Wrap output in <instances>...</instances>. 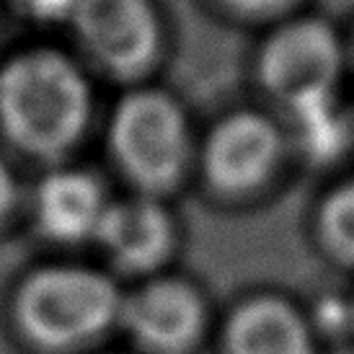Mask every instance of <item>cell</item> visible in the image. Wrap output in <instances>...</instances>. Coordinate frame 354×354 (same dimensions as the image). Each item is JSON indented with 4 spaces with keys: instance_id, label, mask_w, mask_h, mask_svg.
<instances>
[{
    "instance_id": "cell-1",
    "label": "cell",
    "mask_w": 354,
    "mask_h": 354,
    "mask_svg": "<svg viewBox=\"0 0 354 354\" xmlns=\"http://www.w3.org/2000/svg\"><path fill=\"white\" fill-rule=\"evenodd\" d=\"M88 122V86L59 52L19 55L0 70V124L37 158L65 156Z\"/></svg>"
},
{
    "instance_id": "cell-2",
    "label": "cell",
    "mask_w": 354,
    "mask_h": 354,
    "mask_svg": "<svg viewBox=\"0 0 354 354\" xmlns=\"http://www.w3.org/2000/svg\"><path fill=\"white\" fill-rule=\"evenodd\" d=\"M122 310V297L106 277L78 266L34 274L19 295V324L41 349L65 352L106 331Z\"/></svg>"
},
{
    "instance_id": "cell-3",
    "label": "cell",
    "mask_w": 354,
    "mask_h": 354,
    "mask_svg": "<svg viewBox=\"0 0 354 354\" xmlns=\"http://www.w3.org/2000/svg\"><path fill=\"white\" fill-rule=\"evenodd\" d=\"M111 148L127 176L150 194L178 184L187 163V122L176 101L140 91L119 104L111 122Z\"/></svg>"
},
{
    "instance_id": "cell-4",
    "label": "cell",
    "mask_w": 354,
    "mask_h": 354,
    "mask_svg": "<svg viewBox=\"0 0 354 354\" xmlns=\"http://www.w3.org/2000/svg\"><path fill=\"white\" fill-rule=\"evenodd\" d=\"M342 73V47L324 21H295L279 29L261 57V78L295 114L331 104Z\"/></svg>"
},
{
    "instance_id": "cell-5",
    "label": "cell",
    "mask_w": 354,
    "mask_h": 354,
    "mask_svg": "<svg viewBox=\"0 0 354 354\" xmlns=\"http://www.w3.org/2000/svg\"><path fill=\"white\" fill-rule=\"evenodd\" d=\"M70 21L91 55L119 78H138L156 62L160 29L148 0H78Z\"/></svg>"
},
{
    "instance_id": "cell-6",
    "label": "cell",
    "mask_w": 354,
    "mask_h": 354,
    "mask_svg": "<svg viewBox=\"0 0 354 354\" xmlns=\"http://www.w3.org/2000/svg\"><path fill=\"white\" fill-rule=\"evenodd\" d=\"M122 321L140 344L156 354L189 352L202 334L199 295L178 279H160L122 303Z\"/></svg>"
},
{
    "instance_id": "cell-7",
    "label": "cell",
    "mask_w": 354,
    "mask_h": 354,
    "mask_svg": "<svg viewBox=\"0 0 354 354\" xmlns=\"http://www.w3.org/2000/svg\"><path fill=\"white\" fill-rule=\"evenodd\" d=\"M279 158L274 124L256 114H236L212 132L207 145V176L223 192H248L269 178Z\"/></svg>"
},
{
    "instance_id": "cell-8",
    "label": "cell",
    "mask_w": 354,
    "mask_h": 354,
    "mask_svg": "<svg viewBox=\"0 0 354 354\" xmlns=\"http://www.w3.org/2000/svg\"><path fill=\"white\" fill-rule=\"evenodd\" d=\"M114 261L132 272H148L171 251V220L153 199H127L106 205L96 230Z\"/></svg>"
},
{
    "instance_id": "cell-9",
    "label": "cell",
    "mask_w": 354,
    "mask_h": 354,
    "mask_svg": "<svg viewBox=\"0 0 354 354\" xmlns=\"http://www.w3.org/2000/svg\"><path fill=\"white\" fill-rule=\"evenodd\" d=\"M106 202L99 184L78 171H57L41 181L37 194V217L47 236L57 241L96 238Z\"/></svg>"
},
{
    "instance_id": "cell-10",
    "label": "cell",
    "mask_w": 354,
    "mask_h": 354,
    "mask_svg": "<svg viewBox=\"0 0 354 354\" xmlns=\"http://www.w3.org/2000/svg\"><path fill=\"white\" fill-rule=\"evenodd\" d=\"M227 354H313V344L295 308L261 297L230 318Z\"/></svg>"
},
{
    "instance_id": "cell-11",
    "label": "cell",
    "mask_w": 354,
    "mask_h": 354,
    "mask_svg": "<svg viewBox=\"0 0 354 354\" xmlns=\"http://www.w3.org/2000/svg\"><path fill=\"white\" fill-rule=\"evenodd\" d=\"M321 236L336 259L354 264V181H346L326 199L321 209Z\"/></svg>"
},
{
    "instance_id": "cell-12",
    "label": "cell",
    "mask_w": 354,
    "mask_h": 354,
    "mask_svg": "<svg viewBox=\"0 0 354 354\" xmlns=\"http://www.w3.org/2000/svg\"><path fill=\"white\" fill-rule=\"evenodd\" d=\"M16 6L37 21H62L73 19L78 0H16Z\"/></svg>"
},
{
    "instance_id": "cell-13",
    "label": "cell",
    "mask_w": 354,
    "mask_h": 354,
    "mask_svg": "<svg viewBox=\"0 0 354 354\" xmlns=\"http://www.w3.org/2000/svg\"><path fill=\"white\" fill-rule=\"evenodd\" d=\"M227 6H233L241 13H254V16H266V13H277V10L287 8L292 0H225Z\"/></svg>"
},
{
    "instance_id": "cell-14",
    "label": "cell",
    "mask_w": 354,
    "mask_h": 354,
    "mask_svg": "<svg viewBox=\"0 0 354 354\" xmlns=\"http://www.w3.org/2000/svg\"><path fill=\"white\" fill-rule=\"evenodd\" d=\"M13 205H16V178L10 168L0 160V220L13 209Z\"/></svg>"
}]
</instances>
